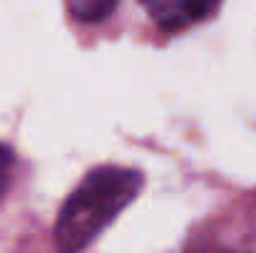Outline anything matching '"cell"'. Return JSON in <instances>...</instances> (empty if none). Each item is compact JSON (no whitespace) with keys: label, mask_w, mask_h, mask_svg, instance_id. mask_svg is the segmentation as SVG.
<instances>
[{"label":"cell","mask_w":256,"mask_h":253,"mask_svg":"<svg viewBox=\"0 0 256 253\" xmlns=\"http://www.w3.org/2000/svg\"><path fill=\"white\" fill-rule=\"evenodd\" d=\"M142 189V174L137 169L100 167L87 174V179L65 201L55 241L62 251L87 249L137 196Z\"/></svg>","instance_id":"cell-1"},{"label":"cell","mask_w":256,"mask_h":253,"mask_svg":"<svg viewBox=\"0 0 256 253\" xmlns=\"http://www.w3.org/2000/svg\"><path fill=\"white\" fill-rule=\"evenodd\" d=\"M140 2L164 30H179L189 22H196L219 5V0H140Z\"/></svg>","instance_id":"cell-2"},{"label":"cell","mask_w":256,"mask_h":253,"mask_svg":"<svg viewBox=\"0 0 256 253\" xmlns=\"http://www.w3.org/2000/svg\"><path fill=\"white\" fill-rule=\"evenodd\" d=\"M10 171H12V157H10L8 149L0 147V191L8 186V181H10Z\"/></svg>","instance_id":"cell-4"},{"label":"cell","mask_w":256,"mask_h":253,"mask_svg":"<svg viewBox=\"0 0 256 253\" xmlns=\"http://www.w3.org/2000/svg\"><path fill=\"white\" fill-rule=\"evenodd\" d=\"M68 7L72 17L82 22H100L110 17V12L117 7V0H68Z\"/></svg>","instance_id":"cell-3"}]
</instances>
